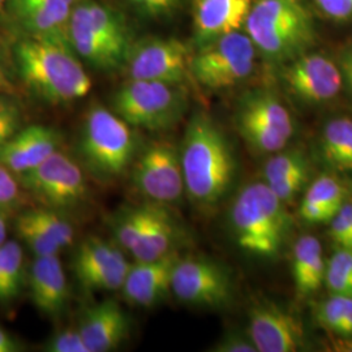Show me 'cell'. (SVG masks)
<instances>
[{"label": "cell", "mask_w": 352, "mask_h": 352, "mask_svg": "<svg viewBox=\"0 0 352 352\" xmlns=\"http://www.w3.org/2000/svg\"><path fill=\"white\" fill-rule=\"evenodd\" d=\"M340 209L329 208L315 202L302 201L300 206V215L302 219L311 225H318V223H327L331 221V218L336 215Z\"/></svg>", "instance_id": "obj_40"}, {"label": "cell", "mask_w": 352, "mask_h": 352, "mask_svg": "<svg viewBox=\"0 0 352 352\" xmlns=\"http://www.w3.org/2000/svg\"><path fill=\"white\" fill-rule=\"evenodd\" d=\"M24 252L14 240L0 245V302L10 304L19 298L25 282Z\"/></svg>", "instance_id": "obj_26"}, {"label": "cell", "mask_w": 352, "mask_h": 352, "mask_svg": "<svg viewBox=\"0 0 352 352\" xmlns=\"http://www.w3.org/2000/svg\"><path fill=\"white\" fill-rule=\"evenodd\" d=\"M247 333L257 352L300 351L307 344L302 321L270 300L252 302Z\"/></svg>", "instance_id": "obj_15"}, {"label": "cell", "mask_w": 352, "mask_h": 352, "mask_svg": "<svg viewBox=\"0 0 352 352\" xmlns=\"http://www.w3.org/2000/svg\"><path fill=\"white\" fill-rule=\"evenodd\" d=\"M183 230L168 206L154 202L145 204V221L139 240L131 256L135 261H153L177 252Z\"/></svg>", "instance_id": "obj_22"}, {"label": "cell", "mask_w": 352, "mask_h": 352, "mask_svg": "<svg viewBox=\"0 0 352 352\" xmlns=\"http://www.w3.org/2000/svg\"><path fill=\"white\" fill-rule=\"evenodd\" d=\"M256 52L251 38L234 32L201 45L190 58L189 72L209 90L234 88L252 75Z\"/></svg>", "instance_id": "obj_8"}, {"label": "cell", "mask_w": 352, "mask_h": 352, "mask_svg": "<svg viewBox=\"0 0 352 352\" xmlns=\"http://www.w3.org/2000/svg\"><path fill=\"white\" fill-rule=\"evenodd\" d=\"M316 6L336 21H346L352 17V0H315Z\"/></svg>", "instance_id": "obj_41"}, {"label": "cell", "mask_w": 352, "mask_h": 352, "mask_svg": "<svg viewBox=\"0 0 352 352\" xmlns=\"http://www.w3.org/2000/svg\"><path fill=\"white\" fill-rule=\"evenodd\" d=\"M14 56L26 87L43 101L71 103L91 89L88 72L67 42L26 36L17 43Z\"/></svg>", "instance_id": "obj_2"}, {"label": "cell", "mask_w": 352, "mask_h": 352, "mask_svg": "<svg viewBox=\"0 0 352 352\" xmlns=\"http://www.w3.org/2000/svg\"><path fill=\"white\" fill-rule=\"evenodd\" d=\"M131 263L113 240L89 236L82 240L72 258V272L87 292L122 289Z\"/></svg>", "instance_id": "obj_14"}, {"label": "cell", "mask_w": 352, "mask_h": 352, "mask_svg": "<svg viewBox=\"0 0 352 352\" xmlns=\"http://www.w3.org/2000/svg\"><path fill=\"white\" fill-rule=\"evenodd\" d=\"M309 168L307 157L302 151H279L272 155L263 167L265 183Z\"/></svg>", "instance_id": "obj_32"}, {"label": "cell", "mask_w": 352, "mask_h": 352, "mask_svg": "<svg viewBox=\"0 0 352 352\" xmlns=\"http://www.w3.org/2000/svg\"><path fill=\"white\" fill-rule=\"evenodd\" d=\"M68 43L91 67L113 71L124 65L132 39L118 10L96 0H77L68 25Z\"/></svg>", "instance_id": "obj_5"}, {"label": "cell", "mask_w": 352, "mask_h": 352, "mask_svg": "<svg viewBox=\"0 0 352 352\" xmlns=\"http://www.w3.org/2000/svg\"><path fill=\"white\" fill-rule=\"evenodd\" d=\"M21 344L6 329L0 327V352H17Z\"/></svg>", "instance_id": "obj_42"}, {"label": "cell", "mask_w": 352, "mask_h": 352, "mask_svg": "<svg viewBox=\"0 0 352 352\" xmlns=\"http://www.w3.org/2000/svg\"><path fill=\"white\" fill-rule=\"evenodd\" d=\"M47 352H90L77 329H62L55 331L45 344Z\"/></svg>", "instance_id": "obj_37"}, {"label": "cell", "mask_w": 352, "mask_h": 352, "mask_svg": "<svg viewBox=\"0 0 352 352\" xmlns=\"http://www.w3.org/2000/svg\"><path fill=\"white\" fill-rule=\"evenodd\" d=\"M21 183L8 168L0 164V214L7 215L21 204Z\"/></svg>", "instance_id": "obj_34"}, {"label": "cell", "mask_w": 352, "mask_h": 352, "mask_svg": "<svg viewBox=\"0 0 352 352\" xmlns=\"http://www.w3.org/2000/svg\"><path fill=\"white\" fill-rule=\"evenodd\" d=\"M187 110L183 85L128 80L113 97V111L133 128L162 132L176 126Z\"/></svg>", "instance_id": "obj_7"}, {"label": "cell", "mask_w": 352, "mask_h": 352, "mask_svg": "<svg viewBox=\"0 0 352 352\" xmlns=\"http://www.w3.org/2000/svg\"><path fill=\"white\" fill-rule=\"evenodd\" d=\"M4 85H6V78H4V74H3V69L0 65V90L4 88Z\"/></svg>", "instance_id": "obj_46"}, {"label": "cell", "mask_w": 352, "mask_h": 352, "mask_svg": "<svg viewBox=\"0 0 352 352\" xmlns=\"http://www.w3.org/2000/svg\"><path fill=\"white\" fill-rule=\"evenodd\" d=\"M171 294L187 305L218 309L232 300L234 282L226 266L212 258L179 257L171 279Z\"/></svg>", "instance_id": "obj_12"}, {"label": "cell", "mask_w": 352, "mask_h": 352, "mask_svg": "<svg viewBox=\"0 0 352 352\" xmlns=\"http://www.w3.org/2000/svg\"><path fill=\"white\" fill-rule=\"evenodd\" d=\"M17 177L23 188L51 209L69 210L88 199L82 167L62 151H55L37 167Z\"/></svg>", "instance_id": "obj_11"}, {"label": "cell", "mask_w": 352, "mask_h": 352, "mask_svg": "<svg viewBox=\"0 0 352 352\" xmlns=\"http://www.w3.org/2000/svg\"><path fill=\"white\" fill-rule=\"evenodd\" d=\"M76 3L77 0H8L7 4L26 36L68 43V25Z\"/></svg>", "instance_id": "obj_17"}, {"label": "cell", "mask_w": 352, "mask_h": 352, "mask_svg": "<svg viewBox=\"0 0 352 352\" xmlns=\"http://www.w3.org/2000/svg\"><path fill=\"white\" fill-rule=\"evenodd\" d=\"M180 161L186 195L201 208L219 204L234 183V151L222 129L206 113H196L189 120Z\"/></svg>", "instance_id": "obj_1"}, {"label": "cell", "mask_w": 352, "mask_h": 352, "mask_svg": "<svg viewBox=\"0 0 352 352\" xmlns=\"http://www.w3.org/2000/svg\"><path fill=\"white\" fill-rule=\"evenodd\" d=\"M78 330L89 351H113L128 338L131 322L120 304L107 299L89 307L78 322Z\"/></svg>", "instance_id": "obj_21"}, {"label": "cell", "mask_w": 352, "mask_h": 352, "mask_svg": "<svg viewBox=\"0 0 352 352\" xmlns=\"http://www.w3.org/2000/svg\"><path fill=\"white\" fill-rule=\"evenodd\" d=\"M324 285L329 294L352 298V250L340 247L327 263Z\"/></svg>", "instance_id": "obj_28"}, {"label": "cell", "mask_w": 352, "mask_h": 352, "mask_svg": "<svg viewBox=\"0 0 352 352\" xmlns=\"http://www.w3.org/2000/svg\"><path fill=\"white\" fill-rule=\"evenodd\" d=\"M16 232L34 256L60 254V247L39 228L24 212L16 218Z\"/></svg>", "instance_id": "obj_30"}, {"label": "cell", "mask_w": 352, "mask_h": 352, "mask_svg": "<svg viewBox=\"0 0 352 352\" xmlns=\"http://www.w3.org/2000/svg\"><path fill=\"white\" fill-rule=\"evenodd\" d=\"M23 113L19 103L0 94V145L21 129Z\"/></svg>", "instance_id": "obj_35"}, {"label": "cell", "mask_w": 352, "mask_h": 352, "mask_svg": "<svg viewBox=\"0 0 352 352\" xmlns=\"http://www.w3.org/2000/svg\"><path fill=\"white\" fill-rule=\"evenodd\" d=\"M330 236L343 248L352 250V202L344 201L330 221Z\"/></svg>", "instance_id": "obj_36"}, {"label": "cell", "mask_w": 352, "mask_h": 352, "mask_svg": "<svg viewBox=\"0 0 352 352\" xmlns=\"http://www.w3.org/2000/svg\"><path fill=\"white\" fill-rule=\"evenodd\" d=\"M62 140V135L51 126L33 124L21 128L0 145V164L14 175H23L60 151Z\"/></svg>", "instance_id": "obj_18"}, {"label": "cell", "mask_w": 352, "mask_h": 352, "mask_svg": "<svg viewBox=\"0 0 352 352\" xmlns=\"http://www.w3.org/2000/svg\"><path fill=\"white\" fill-rule=\"evenodd\" d=\"M282 77L298 98L309 103L331 101L343 87L340 67L321 54L305 52L289 60Z\"/></svg>", "instance_id": "obj_16"}, {"label": "cell", "mask_w": 352, "mask_h": 352, "mask_svg": "<svg viewBox=\"0 0 352 352\" xmlns=\"http://www.w3.org/2000/svg\"><path fill=\"white\" fill-rule=\"evenodd\" d=\"M24 213L37 225L56 245L63 251L72 245L75 240V228L71 221L60 210L47 206L28 209Z\"/></svg>", "instance_id": "obj_27"}, {"label": "cell", "mask_w": 352, "mask_h": 352, "mask_svg": "<svg viewBox=\"0 0 352 352\" xmlns=\"http://www.w3.org/2000/svg\"><path fill=\"white\" fill-rule=\"evenodd\" d=\"M256 50L272 62H289L315 42L312 14L302 0H253L244 23Z\"/></svg>", "instance_id": "obj_4"}, {"label": "cell", "mask_w": 352, "mask_h": 352, "mask_svg": "<svg viewBox=\"0 0 352 352\" xmlns=\"http://www.w3.org/2000/svg\"><path fill=\"white\" fill-rule=\"evenodd\" d=\"M340 72L343 77V84H346L352 91V49L346 52L340 64Z\"/></svg>", "instance_id": "obj_43"}, {"label": "cell", "mask_w": 352, "mask_h": 352, "mask_svg": "<svg viewBox=\"0 0 352 352\" xmlns=\"http://www.w3.org/2000/svg\"><path fill=\"white\" fill-rule=\"evenodd\" d=\"M330 350L338 352H352V338H334L330 343Z\"/></svg>", "instance_id": "obj_44"}, {"label": "cell", "mask_w": 352, "mask_h": 352, "mask_svg": "<svg viewBox=\"0 0 352 352\" xmlns=\"http://www.w3.org/2000/svg\"><path fill=\"white\" fill-rule=\"evenodd\" d=\"M132 7H135L146 16L161 17L173 12L180 3V0H126Z\"/></svg>", "instance_id": "obj_39"}, {"label": "cell", "mask_w": 352, "mask_h": 352, "mask_svg": "<svg viewBox=\"0 0 352 352\" xmlns=\"http://www.w3.org/2000/svg\"><path fill=\"white\" fill-rule=\"evenodd\" d=\"M78 151L91 175L110 182L124 175L132 166L139 141L133 126L113 110L97 104L84 118Z\"/></svg>", "instance_id": "obj_6"}, {"label": "cell", "mask_w": 352, "mask_h": 352, "mask_svg": "<svg viewBox=\"0 0 352 352\" xmlns=\"http://www.w3.org/2000/svg\"><path fill=\"white\" fill-rule=\"evenodd\" d=\"M7 3H8V0H0V13L4 10V7H6Z\"/></svg>", "instance_id": "obj_47"}, {"label": "cell", "mask_w": 352, "mask_h": 352, "mask_svg": "<svg viewBox=\"0 0 352 352\" xmlns=\"http://www.w3.org/2000/svg\"><path fill=\"white\" fill-rule=\"evenodd\" d=\"M180 254L177 252L153 261L131 264L122 292L126 302L136 307L151 308L171 292V279Z\"/></svg>", "instance_id": "obj_19"}, {"label": "cell", "mask_w": 352, "mask_h": 352, "mask_svg": "<svg viewBox=\"0 0 352 352\" xmlns=\"http://www.w3.org/2000/svg\"><path fill=\"white\" fill-rule=\"evenodd\" d=\"M131 167L135 188L149 202L170 206L186 193L180 148L170 140L149 142Z\"/></svg>", "instance_id": "obj_10"}, {"label": "cell", "mask_w": 352, "mask_h": 352, "mask_svg": "<svg viewBox=\"0 0 352 352\" xmlns=\"http://www.w3.org/2000/svg\"><path fill=\"white\" fill-rule=\"evenodd\" d=\"M8 226H7V215L0 214V245L7 240Z\"/></svg>", "instance_id": "obj_45"}, {"label": "cell", "mask_w": 352, "mask_h": 352, "mask_svg": "<svg viewBox=\"0 0 352 352\" xmlns=\"http://www.w3.org/2000/svg\"><path fill=\"white\" fill-rule=\"evenodd\" d=\"M327 261L320 240L304 235L296 240L292 253V277L298 298L315 294L324 285Z\"/></svg>", "instance_id": "obj_24"}, {"label": "cell", "mask_w": 352, "mask_h": 352, "mask_svg": "<svg viewBox=\"0 0 352 352\" xmlns=\"http://www.w3.org/2000/svg\"><path fill=\"white\" fill-rule=\"evenodd\" d=\"M235 123L241 139L260 154H274L285 149L295 129L287 107L266 89L252 90L243 96Z\"/></svg>", "instance_id": "obj_9"}, {"label": "cell", "mask_w": 352, "mask_h": 352, "mask_svg": "<svg viewBox=\"0 0 352 352\" xmlns=\"http://www.w3.org/2000/svg\"><path fill=\"white\" fill-rule=\"evenodd\" d=\"M215 352H257L248 333L227 331L212 349Z\"/></svg>", "instance_id": "obj_38"}, {"label": "cell", "mask_w": 352, "mask_h": 352, "mask_svg": "<svg viewBox=\"0 0 352 352\" xmlns=\"http://www.w3.org/2000/svg\"><path fill=\"white\" fill-rule=\"evenodd\" d=\"M308 180H309V168H305V170L296 171L294 174L267 182L266 184L280 201L287 204L295 200V197L302 192L305 184L308 183Z\"/></svg>", "instance_id": "obj_33"}, {"label": "cell", "mask_w": 352, "mask_h": 352, "mask_svg": "<svg viewBox=\"0 0 352 352\" xmlns=\"http://www.w3.org/2000/svg\"><path fill=\"white\" fill-rule=\"evenodd\" d=\"M350 296L330 294L316 305L315 318L317 324L330 334L340 337L343 320L347 314Z\"/></svg>", "instance_id": "obj_31"}, {"label": "cell", "mask_w": 352, "mask_h": 352, "mask_svg": "<svg viewBox=\"0 0 352 352\" xmlns=\"http://www.w3.org/2000/svg\"><path fill=\"white\" fill-rule=\"evenodd\" d=\"M33 305L43 315L60 318L68 305L69 287L59 254L36 256L26 274Z\"/></svg>", "instance_id": "obj_20"}, {"label": "cell", "mask_w": 352, "mask_h": 352, "mask_svg": "<svg viewBox=\"0 0 352 352\" xmlns=\"http://www.w3.org/2000/svg\"><path fill=\"white\" fill-rule=\"evenodd\" d=\"M228 223L241 251L254 257L273 258L286 243L291 221L286 204L265 182H254L244 186L234 199Z\"/></svg>", "instance_id": "obj_3"}, {"label": "cell", "mask_w": 352, "mask_h": 352, "mask_svg": "<svg viewBox=\"0 0 352 352\" xmlns=\"http://www.w3.org/2000/svg\"><path fill=\"white\" fill-rule=\"evenodd\" d=\"M253 0H193V29L199 46L244 28Z\"/></svg>", "instance_id": "obj_23"}, {"label": "cell", "mask_w": 352, "mask_h": 352, "mask_svg": "<svg viewBox=\"0 0 352 352\" xmlns=\"http://www.w3.org/2000/svg\"><path fill=\"white\" fill-rule=\"evenodd\" d=\"M347 190L340 180L331 174L318 176L311 187L307 189L304 201L315 202L329 208L340 209L346 201Z\"/></svg>", "instance_id": "obj_29"}, {"label": "cell", "mask_w": 352, "mask_h": 352, "mask_svg": "<svg viewBox=\"0 0 352 352\" xmlns=\"http://www.w3.org/2000/svg\"><path fill=\"white\" fill-rule=\"evenodd\" d=\"M190 58L188 46L180 39L149 37L132 43L123 67L128 80L183 85L190 75Z\"/></svg>", "instance_id": "obj_13"}, {"label": "cell", "mask_w": 352, "mask_h": 352, "mask_svg": "<svg viewBox=\"0 0 352 352\" xmlns=\"http://www.w3.org/2000/svg\"><path fill=\"white\" fill-rule=\"evenodd\" d=\"M320 153L327 168L338 174L352 173V119L329 120L321 133Z\"/></svg>", "instance_id": "obj_25"}]
</instances>
